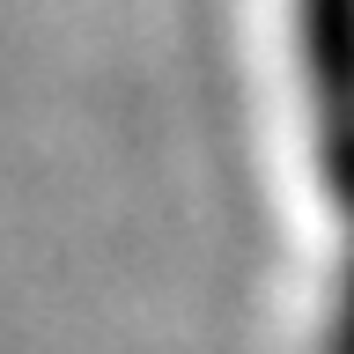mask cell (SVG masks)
I'll return each mask as SVG.
<instances>
[{
  "label": "cell",
  "instance_id": "6da1fadb",
  "mask_svg": "<svg viewBox=\"0 0 354 354\" xmlns=\"http://www.w3.org/2000/svg\"><path fill=\"white\" fill-rule=\"evenodd\" d=\"M303 30V88H310V140L332 207L354 214V0H295Z\"/></svg>",
  "mask_w": 354,
  "mask_h": 354
},
{
  "label": "cell",
  "instance_id": "7a4b0ae2",
  "mask_svg": "<svg viewBox=\"0 0 354 354\" xmlns=\"http://www.w3.org/2000/svg\"><path fill=\"white\" fill-rule=\"evenodd\" d=\"M325 354H354V251H347V273H339V303H332Z\"/></svg>",
  "mask_w": 354,
  "mask_h": 354
}]
</instances>
